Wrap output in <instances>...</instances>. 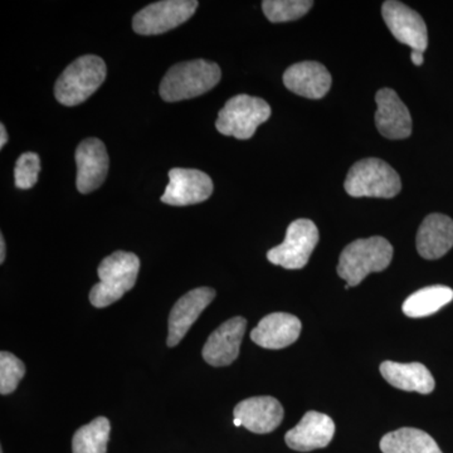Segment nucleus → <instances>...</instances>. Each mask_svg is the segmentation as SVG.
<instances>
[{
    "label": "nucleus",
    "mask_w": 453,
    "mask_h": 453,
    "mask_svg": "<svg viewBox=\"0 0 453 453\" xmlns=\"http://www.w3.org/2000/svg\"><path fill=\"white\" fill-rule=\"evenodd\" d=\"M319 243V229L310 219L294 220L286 231L285 241L267 253L268 261L286 270H301Z\"/></svg>",
    "instance_id": "obj_7"
},
{
    "label": "nucleus",
    "mask_w": 453,
    "mask_h": 453,
    "mask_svg": "<svg viewBox=\"0 0 453 453\" xmlns=\"http://www.w3.org/2000/svg\"><path fill=\"white\" fill-rule=\"evenodd\" d=\"M393 258L392 244L383 237L363 238L348 244L340 255L338 275L345 288L359 285L369 273H381Z\"/></svg>",
    "instance_id": "obj_3"
},
{
    "label": "nucleus",
    "mask_w": 453,
    "mask_h": 453,
    "mask_svg": "<svg viewBox=\"0 0 453 453\" xmlns=\"http://www.w3.org/2000/svg\"><path fill=\"white\" fill-rule=\"evenodd\" d=\"M380 372L390 386L405 392H417L429 395L434 392V380L431 372L421 363L384 362L380 365Z\"/></svg>",
    "instance_id": "obj_20"
},
{
    "label": "nucleus",
    "mask_w": 453,
    "mask_h": 453,
    "mask_svg": "<svg viewBox=\"0 0 453 453\" xmlns=\"http://www.w3.org/2000/svg\"><path fill=\"white\" fill-rule=\"evenodd\" d=\"M335 434V423L324 413L310 411L296 427L286 434V445L300 452L324 449L332 442Z\"/></svg>",
    "instance_id": "obj_15"
},
{
    "label": "nucleus",
    "mask_w": 453,
    "mask_h": 453,
    "mask_svg": "<svg viewBox=\"0 0 453 453\" xmlns=\"http://www.w3.org/2000/svg\"><path fill=\"white\" fill-rule=\"evenodd\" d=\"M41 172V159L35 153H25L18 157L14 168V180L19 189H31L38 181Z\"/></svg>",
    "instance_id": "obj_26"
},
{
    "label": "nucleus",
    "mask_w": 453,
    "mask_h": 453,
    "mask_svg": "<svg viewBox=\"0 0 453 453\" xmlns=\"http://www.w3.org/2000/svg\"><path fill=\"white\" fill-rule=\"evenodd\" d=\"M270 116L271 107L266 101L249 95H237L229 98L220 110L216 127L222 135L249 140Z\"/></svg>",
    "instance_id": "obj_6"
},
{
    "label": "nucleus",
    "mask_w": 453,
    "mask_h": 453,
    "mask_svg": "<svg viewBox=\"0 0 453 453\" xmlns=\"http://www.w3.org/2000/svg\"><path fill=\"white\" fill-rule=\"evenodd\" d=\"M345 190L354 198H395L402 190L398 173L377 157L360 160L349 170Z\"/></svg>",
    "instance_id": "obj_5"
},
{
    "label": "nucleus",
    "mask_w": 453,
    "mask_h": 453,
    "mask_svg": "<svg viewBox=\"0 0 453 453\" xmlns=\"http://www.w3.org/2000/svg\"><path fill=\"white\" fill-rule=\"evenodd\" d=\"M234 419L253 434H265L275 431L283 419L281 403L273 396H252L235 405Z\"/></svg>",
    "instance_id": "obj_16"
},
{
    "label": "nucleus",
    "mask_w": 453,
    "mask_h": 453,
    "mask_svg": "<svg viewBox=\"0 0 453 453\" xmlns=\"http://www.w3.org/2000/svg\"><path fill=\"white\" fill-rule=\"evenodd\" d=\"M411 59L416 65H422L423 62H425V58H423V53L417 52V50H412V55H411Z\"/></svg>",
    "instance_id": "obj_28"
},
{
    "label": "nucleus",
    "mask_w": 453,
    "mask_h": 453,
    "mask_svg": "<svg viewBox=\"0 0 453 453\" xmlns=\"http://www.w3.org/2000/svg\"><path fill=\"white\" fill-rule=\"evenodd\" d=\"M107 68L100 57H80L57 80L55 96L61 105L73 107L85 103L105 81Z\"/></svg>",
    "instance_id": "obj_4"
},
{
    "label": "nucleus",
    "mask_w": 453,
    "mask_h": 453,
    "mask_svg": "<svg viewBox=\"0 0 453 453\" xmlns=\"http://www.w3.org/2000/svg\"><path fill=\"white\" fill-rule=\"evenodd\" d=\"M5 261V241L3 234H0V264H4Z\"/></svg>",
    "instance_id": "obj_29"
},
{
    "label": "nucleus",
    "mask_w": 453,
    "mask_h": 453,
    "mask_svg": "<svg viewBox=\"0 0 453 453\" xmlns=\"http://www.w3.org/2000/svg\"><path fill=\"white\" fill-rule=\"evenodd\" d=\"M213 193L210 175L196 169L175 168L169 172V184L162 196L165 204L184 207L207 201Z\"/></svg>",
    "instance_id": "obj_10"
},
{
    "label": "nucleus",
    "mask_w": 453,
    "mask_h": 453,
    "mask_svg": "<svg viewBox=\"0 0 453 453\" xmlns=\"http://www.w3.org/2000/svg\"><path fill=\"white\" fill-rule=\"evenodd\" d=\"M309 0H265L262 2L265 16L273 23L292 22L303 18L312 8Z\"/></svg>",
    "instance_id": "obj_24"
},
{
    "label": "nucleus",
    "mask_w": 453,
    "mask_h": 453,
    "mask_svg": "<svg viewBox=\"0 0 453 453\" xmlns=\"http://www.w3.org/2000/svg\"><path fill=\"white\" fill-rule=\"evenodd\" d=\"M222 77L219 65L207 59L173 65L160 83V96L166 103L189 100L207 94Z\"/></svg>",
    "instance_id": "obj_1"
},
{
    "label": "nucleus",
    "mask_w": 453,
    "mask_h": 453,
    "mask_svg": "<svg viewBox=\"0 0 453 453\" xmlns=\"http://www.w3.org/2000/svg\"><path fill=\"white\" fill-rule=\"evenodd\" d=\"M77 180L80 193L88 195L103 186L109 172V155L106 146L101 140L89 138L83 140L77 148Z\"/></svg>",
    "instance_id": "obj_12"
},
{
    "label": "nucleus",
    "mask_w": 453,
    "mask_h": 453,
    "mask_svg": "<svg viewBox=\"0 0 453 453\" xmlns=\"http://www.w3.org/2000/svg\"><path fill=\"white\" fill-rule=\"evenodd\" d=\"M8 142V133L5 130L4 124H0V149L4 148Z\"/></svg>",
    "instance_id": "obj_27"
},
{
    "label": "nucleus",
    "mask_w": 453,
    "mask_h": 453,
    "mask_svg": "<svg viewBox=\"0 0 453 453\" xmlns=\"http://www.w3.org/2000/svg\"><path fill=\"white\" fill-rule=\"evenodd\" d=\"M380 449L383 453H442L436 441L425 431L408 427L381 438Z\"/></svg>",
    "instance_id": "obj_21"
},
{
    "label": "nucleus",
    "mask_w": 453,
    "mask_h": 453,
    "mask_svg": "<svg viewBox=\"0 0 453 453\" xmlns=\"http://www.w3.org/2000/svg\"><path fill=\"white\" fill-rule=\"evenodd\" d=\"M283 83L286 88L299 96L319 100L330 91L332 74L319 62H300L285 71Z\"/></svg>",
    "instance_id": "obj_17"
},
{
    "label": "nucleus",
    "mask_w": 453,
    "mask_h": 453,
    "mask_svg": "<svg viewBox=\"0 0 453 453\" xmlns=\"http://www.w3.org/2000/svg\"><path fill=\"white\" fill-rule=\"evenodd\" d=\"M247 321L241 316L229 319L214 330L203 348V359L211 366L232 365L238 356L246 333Z\"/></svg>",
    "instance_id": "obj_13"
},
{
    "label": "nucleus",
    "mask_w": 453,
    "mask_h": 453,
    "mask_svg": "<svg viewBox=\"0 0 453 453\" xmlns=\"http://www.w3.org/2000/svg\"><path fill=\"white\" fill-rule=\"evenodd\" d=\"M381 16L396 41L417 52L423 53L427 50V26L416 11L403 3L388 0L381 7Z\"/></svg>",
    "instance_id": "obj_9"
},
{
    "label": "nucleus",
    "mask_w": 453,
    "mask_h": 453,
    "mask_svg": "<svg viewBox=\"0 0 453 453\" xmlns=\"http://www.w3.org/2000/svg\"><path fill=\"white\" fill-rule=\"evenodd\" d=\"M139 270L135 253L116 251L107 256L97 268L100 282L89 292V303L97 309L112 305L135 286Z\"/></svg>",
    "instance_id": "obj_2"
},
{
    "label": "nucleus",
    "mask_w": 453,
    "mask_h": 453,
    "mask_svg": "<svg viewBox=\"0 0 453 453\" xmlns=\"http://www.w3.org/2000/svg\"><path fill=\"white\" fill-rule=\"evenodd\" d=\"M26 375V365L14 354L8 351L0 353V393L11 395Z\"/></svg>",
    "instance_id": "obj_25"
},
{
    "label": "nucleus",
    "mask_w": 453,
    "mask_h": 453,
    "mask_svg": "<svg viewBox=\"0 0 453 453\" xmlns=\"http://www.w3.org/2000/svg\"><path fill=\"white\" fill-rule=\"evenodd\" d=\"M453 247V220L443 214H429L417 234V251L423 258L443 257Z\"/></svg>",
    "instance_id": "obj_19"
},
{
    "label": "nucleus",
    "mask_w": 453,
    "mask_h": 453,
    "mask_svg": "<svg viewBox=\"0 0 453 453\" xmlns=\"http://www.w3.org/2000/svg\"><path fill=\"white\" fill-rule=\"evenodd\" d=\"M111 425L106 417H97L73 434V453H107Z\"/></svg>",
    "instance_id": "obj_23"
},
{
    "label": "nucleus",
    "mask_w": 453,
    "mask_h": 453,
    "mask_svg": "<svg viewBox=\"0 0 453 453\" xmlns=\"http://www.w3.org/2000/svg\"><path fill=\"white\" fill-rule=\"evenodd\" d=\"M214 297L216 291L213 288H198L188 292L175 303L169 315V333L166 339L169 348L177 347Z\"/></svg>",
    "instance_id": "obj_11"
},
{
    "label": "nucleus",
    "mask_w": 453,
    "mask_h": 453,
    "mask_svg": "<svg viewBox=\"0 0 453 453\" xmlns=\"http://www.w3.org/2000/svg\"><path fill=\"white\" fill-rule=\"evenodd\" d=\"M453 300L452 288L447 286H429L414 292L403 303V312L408 318H426L436 314Z\"/></svg>",
    "instance_id": "obj_22"
},
{
    "label": "nucleus",
    "mask_w": 453,
    "mask_h": 453,
    "mask_svg": "<svg viewBox=\"0 0 453 453\" xmlns=\"http://www.w3.org/2000/svg\"><path fill=\"white\" fill-rule=\"evenodd\" d=\"M301 321L286 312H273L265 316L252 330L251 339L258 347L277 350L288 348L299 339Z\"/></svg>",
    "instance_id": "obj_18"
},
{
    "label": "nucleus",
    "mask_w": 453,
    "mask_h": 453,
    "mask_svg": "<svg viewBox=\"0 0 453 453\" xmlns=\"http://www.w3.org/2000/svg\"><path fill=\"white\" fill-rule=\"evenodd\" d=\"M196 0H164L153 3L135 14L134 31L142 35H162L186 23L198 8Z\"/></svg>",
    "instance_id": "obj_8"
},
{
    "label": "nucleus",
    "mask_w": 453,
    "mask_h": 453,
    "mask_svg": "<svg viewBox=\"0 0 453 453\" xmlns=\"http://www.w3.org/2000/svg\"><path fill=\"white\" fill-rule=\"evenodd\" d=\"M377 112L375 125L384 138L407 139L412 134V118L410 110L399 98L395 89L381 88L375 95Z\"/></svg>",
    "instance_id": "obj_14"
}]
</instances>
